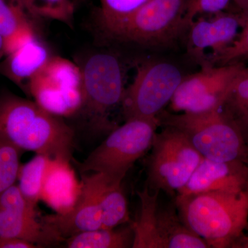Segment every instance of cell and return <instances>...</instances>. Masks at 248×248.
I'll return each mask as SVG.
<instances>
[{
	"label": "cell",
	"instance_id": "36",
	"mask_svg": "<svg viewBox=\"0 0 248 248\" xmlns=\"http://www.w3.org/2000/svg\"><path fill=\"white\" fill-rule=\"evenodd\" d=\"M81 1H82V0H81Z\"/></svg>",
	"mask_w": 248,
	"mask_h": 248
},
{
	"label": "cell",
	"instance_id": "30",
	"mask_svg": "<svg viewBox=\"0 0 248 248\" xmlns=\"http://www.w3.org/2000/svg\"><path fill=\"white\" fill-rule=\"evenodd\" d=\"M232 1L241 10V13L248 11V0H232Z\"/></svg>",
	"mask_w": 248,
	"mask_h": 248
},
{
	"label": "cell",
	"instance_id": "34",
	"mask_svg": "<svg viewBox=\"0 0 248 248\" xmlns=\"http://www.w3.org/2000/svg\"><path fill=\"white\" fill-rule=\"evenodd\" d=\"M247 192H248V188H247Z\"/></svg>",
	"mask_w": 248,
	"mask_h": 248
},
{
	"label": "cell",
	"instance_id": "8",
	"mask_svg": "<svg viewBox=\"0 0 248 248\" xmlns=\"http://www.w3.org/2000/svg\"><path fill=\"white\" fill-rule=\"evenodd\" d=\"M184 78L179 68L169 62H146L138 67L122 102L126 120L156 119L172 100Z\"/></svg>",
	"mask_w": 248,
	"mask_h": 248
},
{
	"label": "cell",
	"instance_id": "7",
	"mask_svg": "<svg viewBox=\"0 0 248 248\" xmlns=\"http://www.w3.org/2000/svg\"><path fill=\"white\" fill-rule=\"evenodd\" d=\"M187 0H148L136 12L105 29L117 40L158 45L186 29L184 23Z\"/></svg>",
	"mask_w": 248,
	"mask_h": 248
},
{
	"label": "cell",
	"instance_id": "24",
	"mask_svg": "<svg viewBox=\"0 0 248 248\" xmlns=\"http://www.w3.org/2000/svg\"><path fill=\"white\" fill-rule=\"evenodd\" d=\"M22 152L0 138V192L16 184Z\"/></svg>",
	"mask_w": 248,
	"mask_h": 248
},
{
	"label": "cell",
	"instance_id": "16",
	"mask_svg": "<svg viewBox=\"0 0 248 248\" xmlns=\"http://www.w3.org/2000/svg\"><path fill=\"white\" fill-rule=\"evenodd\" d=\"M71 160L50 158L41 201L59 215H65L74 208L82 190V182L78 180Z\"/></svg>",
	"mask_w": 248,
	"mask_h": 248
},
{
	"label": "cell",
	"instance_id": "26",
	"mask_svg": "<svg viewBox=\"0 0 248 248\" xmlns=\"http://www.w3.org/2000/svg\"><path fill=\"white\" fill-rule=\"evenodd\" d=\"M224 107L234 117L248 111V68L245 67L234 81Z\"/></svg>",
	"mask_w": 248,
	"mask_h": 248
},
{
	"label": "cell",
	"instance_id": "23",
	"mask_svg": "<svg viewBox=\"0 0 248 248\" xmlns=\"http://www.w3.org/2000/svg\"><path fill=\"white\" fill-rule=\"evenodd\" d=\"M243 17L242 27L236 40L224 50L205 59L202 66H225L248 60V17Z\"/></svg>",
	"mask_w": 248,
	"mask_h": 248
},
{
	"label": "cell",
	"instance_id": "31",
	"mask_svg": "<svg viewBox=\"0 0 248 248\" xmlns=\"http://www.w3.org/2000/svg\"><path fill=\"white\" fill-rule=\"evenodd\" d=\"M5 56L4 41L0 35V59H2Z\"/></svg>",
	"mask_w": 248,
	"mask_h": 248
},
{
	"label": "cell",
	"instance_id": "20",
	"mask_svg": "<svg viewBox=\"0 0 248 248\" xmlns=\"http://www.w3.org/2000/svg\"><path fill=\"white\" fill-rule=\"evenodd\" d=\"M102 228H118L130 221L128 203L122 183L108 180L101 195Z\"/></svg>",
	"mask_w": 248,
	"mask_h": 248
},
{
	"label": "cell",
	"instance_id": "1",
	"mask_svg": "<svg viewBox=\"0 0 248 248\" xmlns=\"http://www.w3.org/2000/svg\"><path fill=\"white\" fill-rule=\"evenodd\" d=\"M0 138L20 151L71 160L74 133L35 101L0 93Z\"/></svg>",
	"mask_w": 248,
	"mask_h": 248
},
{
	"label": "cell",
	"instance_id": "32",
	"mask_svg": "<svg viewBox=\"0 0 248 248\" xmlns=\"http://www.w3.org/2000/svg\"><path fill=\"white\" fill-rule=\"evenodd\" d=\"M241 246H241L242 248H248V239L243 241Z\"/></svg>",
	"mask_w": 248,
	"mask_h": 248
},
{
	"label": "cell",
	"instance_id": "6",
	"mask_svg": "<svg viewBox=\"0 0 248 248\" xmlns=\"http://www.w3.org/2000/svg\"><path fill=\"white\" fill-rule=\"evenodd\" d=\"M151 147L148 182L155 190L170 194L186 185L203 158L184 133L171 126L155 134Z\"/></svg>",
	"mask_w": 248,
	"mask_h": 248
},
{
	"label": "cell",
	"instance_id": "2",
	"mask_svg": "<svg viewBox=\"0 0 248 248\" xmlns=\"http://www.w3.org/2000/svg\"><path fill=\"white\" fill-rule=\"evenodd\" d=\"M175 206L186 227L203 239L209 248L240 246L248 224L247 190L237 194L177 195Z\"/></svg>",
	"mask_w": 248,
	"mask_h": 248
},
{
	"label": "cell",
	"instance_id": "17",
	"mask_svg": "<svg viewBox=\"0 0 248 248\" xmlns=\"http://www.w3.org/2000/svg\"><path fill=\"white\" fill-rule=\"evenodd\" d=\"M4 57L0 62V74L29 94L31 80L52 56L46 46L36 37Z\"/></svg>",
	"mask_w": 248,
	"mask_h": 248
},
{
	"label": "cell",
	"instance_id": "33",
	"mask_svg": "<svg viewBox=\"0 0 248 248\" xmlns=\"http://www.w3.org/2000/svg\"><path fill=\"white\" fill-rule=\"evenodd\" d=\"M241 14H242L243 16H245V17H248V11H246V12L245 13H241Z\"/></svg>",
	"mask_w": 248,
	"mask_h": 248
},
{
	"label": "cell",
	"instance_id": "35",
	"mask_svg": "<svg viewBox=\"0 0 248 248\" xmlns=\"http://www.w3.org/2000/svg\"><path fill=\"white\" fill-rule=\"evenodd\" d=\"M1 59H0V62H1Z\"/></svg>",
	"mask_w": 248,
	"mask_h": 248
},
{
	"label": "cell",
	"instance_id": "19",
	"mask_svg": "<svg viewBox=\"0 0 248 248\" xmlns=\"http://www.w3.org/2000/svg\"><path fill=\"white\" fill-rule=\"evenodd\" d=\"M134 234L131 224L126 228H99L82 232L65 239L69 248H133Z\"/></svg>",
	"mask_w": 248,
	"mask_h": 248
},
{
	"label": "cell",
	"instance_id": "25",
	"mask_svg": "<svg viewBox=\"0 0 248 248\" xmlns=\"http://www.w3.org/2000/svg\"><path fill=\"white\" fill-rule=\"evenodd\" d=\"M101 22L104 29L136 12L148 0H99Z\"/></svg>",
	"mask_w": 248,
	"mask_h": 248
},
{
	"label": "cell",
	"instance_id": "21",
	"mask_svg": "<svg viewBox=\"0 0 248 248\" xmlns=\"http://www.w3.org/2000/svg\"><path fill=\"white\" fill-rule=\"evenodd\" d=\"M50 159L46 155L36 154L19 168L18 187L27 202L35 208L41 201L42 186Z\"/></svg>",
	"mask_w": 248,
	"mask_h": 248
},
{
	"label": "cell",
	"instance_id": "5",
	"mask_svg": "<svg viewBox=\"0 0 248 248\" xmlns=\"http://www.w3.org/2000/svg\"><path fill=\"white\" fill-rule=\"evenodd\" d=\"M159 190L138 192L140 211L131 224L133 248H207V243L186 227L176 206L160 205Z\"/></svg>",
	"mask_w": 248,
	"mask_h": 248
},
{
	"label": "cell",
	"instance_id": "29",
	"mask_svg": "<svg viewBox=\"0 0 248 248\" xmlns=\"http://www.w3.org/2000/svg\"><path fill=\"white\" fill-rule=\"evenodd\" d=\"M239 124L243 137H244L245 143L248 149V111L241 114L238 117H234Z\"/></svg>",
	"mask_w": 248,
	"mask_h": 248
},
{
	"label": "cell",
	"instance_id": "4",
	"mask_svg": "<svg viewBox=\"0 0 248 248\" xmlns=\"http://www.w3.org/2000/svg\"><path fill=\"white\" fill-rule=\"evenodd\" d=\"M159 125L157 118L126 120L79 164L80 171L102 173L111 182L122 183L129 170L151 148Z\"/></svg>",
	"mask_w": 248,
	"mask_h": 248
},
{
	"label": "cell",
	"instance_id": "22",
	"mask_svg": "<svg viewBox=\"0 0 248 248\" xmlns=\"http://www.w3.org/2000/svg\"><path fill=\"white\" fill-rule=\"evenodd\" d=\"M35 19H52L71 26L74 18L73 0H23Z\"/></svg>",
	"mask_w": 248,
	"mask_h": 248
},
{
	"label": "cell",
	"instance_id": "18",
	"mask_svg": "<svg viewBox=\"0 0 248 248\" xmlns=\"http://www.w3.org/2000/svg\"><path fill=\"white\" fill-rule=\"evenodd\" d=\"M33 17L23 0H0V35L5 55L37 37Z\"/></svg>",
	"mask_w": 248,
	"mask_h": 248
},
{
	"label": "cell",
	"instance_id": "14",
	"mask_svg": "<svg viewBox=\"0 0 248 248\" xmlns=\"http://www.w3.org/2000/svg\"><path fill=\"white\" fill-rule=\"evenodd\" d=\"M248 164L241 161H217L203 157L178 195L211 192L237 194L246 191Z\"/></svg>",
	"mask_w": 248,
	"mask_h": 248
},
{
	"label": "cell",
	"instance_id": "27",
	"mask_svg": "<svg viewBox=\"0 0 248 248\" xmlns=\"http://www.w3.org/2000/svg\"><path fill=\"white\" fill-rule=\"evenodd\" d=\"M231 1L232 0H187L184 17L186 29H188L198 16L223 12Z\"/></svg>",
	"mask_w": 248,
	"mask_h": 248
},
{
	"label": "cell",
	"instance_id": "15",
	"mask_svg": "<svg viewBox=\"0 0 248 248\" xmlns=\"http://www.w3.org/2000/svg\"><path fill=\"white\" fill-rule=\"evenodd\" d=\"M241 14L220 13L211 19H195L188 29V50L201 63L232 43L242 27Z\"/></svg>",
	"mask_w": 248,
	"mask_h": 248
},
{
	"label": "cell",
	"instance_id": "10",
	"mask_svg": "<svg viewBox=\"0 0 248 248\" xmlns=\"http://www.w3.org/2000/svg\"><path fill=\"white\" fill-rule=\"evenodd\" d=\"M29 93L54 115H73L84 105L81 68L66 59L52 56L31 80Z\"/></svg>",
	"mask_w": 248,
	"mask_h": 248
},
{
	"label": "cell",
	"instance_id": "9",
	"mask_svg": "<svg viewBox=\"0 0 248 248\" xmlns=\"http://www.w3.org/2000/svg\"><path fill=\"white\" fill-rule=\"evenodd\" d=\"M84 105L93 125L101 130H113L109 113L123 100L124 75L115 55L98 53L91 55L81 68Z\"/></svg>",
	"mask_w": 248,
	"mask_h": 248
},
{
	"label": "cell",
	"instance_id": "12",
	"mask_svg": "<svg viewBox=\"0 0 248 248\" xmlns=\"http://www.w3.org/2000/svg\"><path fill=\"white\" fill-rule=\"evenodd\" d=\"M81 182V195L71 211L65 215L55 213L41 219L56 241L102 228L101 195L108 179L102 173L90 172L83 175Z\"/></svg>",
	"mask_w": 248,
	"mask_h": 248
},
{
	"label": "cell",
	"instance_id": "3",
	"mask_svg": "<svg viewBox=\"0 0 248 248\" xmlns=\"http://www.w3.org/2000/svg\"><path fill=\"white\" fill-rule=\"evenodd\" d=\"M156 118L159 125L173 127L184 133L203 158L248 164V149L239 124L223 108L200 113L163 110Z\"/></svg>",
	"mask_w": 248,
	"mask_h": 248
},
{
	"label": "cell",
	"instance_id": "28",
	"mask_svg": "<svg viewBox=\"0 0 248 248\" xmlns=\"http://www.w3.org/2000/svg\"><path fill=\"white\" fill-rule=\"evenodd\" d=\"M40 248L33 243L16 237H0V248Z\"/></svg>",
	"mask_w": 248,
	"mask_h": 248
},
{
	"label": "cell",
	"instance_id": "11",
	"mask_svg": "<svg viewBox=\"0 0 248 248\" xmlns=\"http://www.w3.org/2000/svg\"><path fill=\"white\" fill-rule=\"evenodd\" d=\"M200 71L184 77L172 100L175 112L200 113L224 107L244 63L203 66Z\"/></svg>",
	"mask_w": 248,
	"mask_h": 248
},
{
	"label": "cell",
	"instance_id": "13",
	"mask_svg": "<svg viewBox=\"0 0 248 248\" xmlns=\"http://www.w3.org/2000/svg\"><path fill=\"white\" fill-rule=\"evenodd\" d=\"M36 208L16 184L0 192V237L19 238L40 248L55 242Z\"/></svg>",
	"mask_w": 248,
	"mask_h": 248
}]
</instances>
